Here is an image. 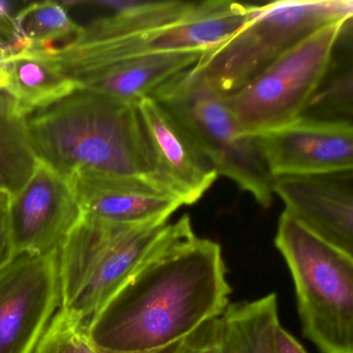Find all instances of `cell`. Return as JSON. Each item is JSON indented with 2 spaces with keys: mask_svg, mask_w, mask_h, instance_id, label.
Here are the masks:
<instances>
[{
  "mask_svg": "<svg viewBox=\"0 0 353 353\" xmlns=\"http://www.w3.org/2000/svg\"><path fill=\"white\" fill-rule=\"evenodd\" d=\"M26 125L37 159L65 179L90 169L143 179L169 193L157 173L137 104L77 88L28 115Z\"/></svg>",
  "mask_w": 353,
  "mask_h": 353,
  "instance_id": "2",
  "label": "cell"
},
{
  "mask_svg": "<svg viewBox=\"0 0 353 353\" xmlns=\"http://www.w3.org/2000/svg\"><path fill=\"white\" fill-rule=\"evenodd\" d=\"M8 194L0 192V270L11 262L15 256L10 239L7 222Z\"/></svg>",
  "mask_w": 353,
  "mask_h": 353,
  "instance_id": "25",
  "label": "cell"
},
{
  "mask_svg": "<svg viewBox=\"0 0 353 353\" xmlns=\"http://www.w3.org/2000/svg\"><path fill=\"white\" fill-rule=\"evenodd\" d=\"M81 216L67 179L39 161L23 187L8 196V229L14 256L59 250Z\"/></svg>",
  "mask_w": 353,
  "mask_h": 353,
  "instance_id": "10",
  "label": "cell"
},
{
  "mask_svg": "<svg viewBox=\"0 0 353 353\" xmlns=\"http://www.w3.org/2000/svg\"><path fill=\"white\" fill-rule=\"evenodd\" d=\"M156 99L183 125L203 154L225 176L262 208L274 201L272 181L255 136L241 131L224 99L193 67L158 88Z\"/></svg>",
  "mask_w": 353,
  "mask_h": 353,
  "instance_id": "6",
  "label": "cell"
},
{
  "mask_svg": "<svg viewBox=\"0 0 353 353\" xmlns=\"http://www.w3.org/2000/svg\"><path fill=\"white\" fill-rule=\"evenodd\" d=\"M285 210L309 230L353 256L352 171L274 177Z\"/></svg>",
  "mask_w": 353,
  "mask_h": 353,
  "instance_id": "14",
  "label": "cell"
},
{
  "mask_svg": "<svg viewBox=\"0 0 353 353\" xmlns=\"http://www.w3.org/2000/svg\"><path fill=\"white\" fill-rule=\"evenodd\" d=\"M17 53L26 49L54 48L57 42L63 46L76 38L82 26L69 14V9L57 1H38L22 8L16 14ZM61 48V47H59Z\"/></svg>",
  "mask_w": 353,
  "mask_h": 353,
  "instance_id": "20",
  "label": "cell"
},
{
  "mask_svg": "<svg viewBox=\"0 0 353 353\" xmlns=\"http://www.w3.org/2000/svg\"><path fill=\"white\" fill-rule=\"evenodd\" d=\"M174 353H226L221 316L200 326Z\"/></svg>",
  "mask_w": 353,
  "mask_h": 353,
  "instance_id": "23",
  "label": "cell"
},
{
  "mask_svg": "<svg viewBox=\"0 0 353 353\" xmlns=\"http://www.w3.org/2000/svg\"><path fill=\"white\" fill-rule=\"evenodd\" d=\"M203 53L165 52L133 57L67 74L78 88L137 104L169 79L193 67Z\"/></svg>",
  "mask_w": 353,
  "mask_h": 353,
  "instance_id": "15",
  "label": "cell"
},
{
  "mask_svg": "<svg viewBox=\"0 0 353 353\" xmlns=\"http://www.w3.org/2000/svg\"><path fill=\"white\" fill-rule=\"evenodd\" d=\"M258 8L229 0L201 1L170 26L98 44L63 47L55 59L69 74L154 53H204L232 38L254 17Z\"/></svg>",
  "mask_w": 353,
  "mask_h": 353,
  "instance_id": "8",
  "label": "cell"
},
{
  "mask_svg": "<svg viewBox=\"0 0 353 353\" xmlns=\"http://www.w3.org/2000/svg\"><path fill=\"white\" fill-rule=\"evenodd\" d=\"M5 92L26 117L71 94L78 86L49 51L26 49L5 57Z\"/></svg>",
  "mask_w": 353,
  "mask_h": 353,
  "instance_id": "17",
  "label": "cell"
},
{
  "mask_svg": "<svg viewBox=\"0 0 353 353\" xmlns=\"http://www.w3.org/2000/svg\"><path fill=\"white\" fill-rule=\"evenodd\" d=\"M222 249L193 227L138 270L90 320L99 353H174L228 307Z\"/></svg>",
  "mask_w": 353,
  "mask_h": 353,
  "instance_id": "1",
  "label": "cell"
},
{
  "mask_svg": "<svg viewBox=\"0 0 353 353\" xmlns=\"http://www.w3.org/2000/svg\"><path fill=\"white\" fill-rule=\"evenodd\" d=\"M274 243L290 268L305 336L322 353H353V256L286 210Z\"/></svg>",
  "mask_w": 353,
  "mask_h": 353,
  "instance_id": "4",
  "label": "cell"
},
{
  "mask_svg": "<svg viewBox=\"0 0 353 353\" xmlns=\"http://www.w3.org/2000/svg\"><path fill=\"white\" fill-rule=\"evenodd\" d=\"M274 177L353 170L352 123L301 117L255 136Z\"/></svg>",
  "mask_w": 353,
  "mask_h": 353,
  "instance_id": "11",
  "label": "cell"
},
{
  "mask_svg": "<svg viewBox=\"0 0 353 353\" xmlns=\"http://www.w3.org/2000/svg\"><path fill=\"white\" fill-rule=\"evenodd\" d=\"M82 216L112 224L167 223L183 203L158 185L134 177L80 169L67 177Z\"/></svg>",
  "mask_w": 353,
  "mask_h": 353,
  "instance_id": "13",
  "label": "cell"
},
{
  "mask_svg": "<svg viewBox=\"0 0 353 353\" xmlns=\"http://www.w3.org/2000/svg\"><path fill=\"white\" fill-rule=\"evenodd\" d=\"M221 319L226 353H274V330L280 321L274 293L228 305Z\"/></svg>",
  "mask_w": 353,
  "mask_h": 353,
  "instance_id": "18",
  "label": "cell"
},
{
  "mask_svg": "<svg viewBox=\"0 0 353 353\" xmlns=\"http://www.w3.org/2000/svg\"><path fill=\"white\" fill-rule=\"evenodd\" d=\"M7 80L8 74L5 57L0 55V92L5 90L6 86H7Z\"/></svg>",
  "mask_w": 353,
  "mask_h": 353,
  "instance_id": "27",
  "label": "cell"
},
{
  "mask_svg": "<svg viewBox=\"0 0 353 353\" xmlns=\"http://www.w3.org/2000/svg\"><path fill=\"white\" fill-rule=\"evenodd\" d=\"M34 353H99L88 340L85 326L59 310Z\"/></svg>",
  "mask_w": 353,
  "mask_h": 353,
  "instance_id": "22",
  "label": "cell"
},
{
  "mask_svg": "<svg viewBox=\"0 0 353 353\" xmlns=\"http://www.w3.org/2000/svg\"><path fill=\"white\" fill-rule=\"evenodd\" d=\"M26 117L5 90L0 92V192L8 195L23 187L39 162Z\"/></svg>",
  "mask_w": 353,
  "mask_h": 353,
  "instance_id": "19",
  "label": "cell"
},
{
  "mask_svg": "<svg viewBox=\"0 0 353 353\" xmlns=\"http://www.w3.org/2000/svg\"><path fill=\"white\" fill-rule=\"evenodd\" d=\"M79 3L96 6L110 14L82 26L76 38L65 46H86L159 30L185 18L197 3L174 0H79Z\"/></svg>",
  "mask_w": 353,
  "mask_h": 353,
  "instance_id": "16",
  "label": "cell"
},
{
  "mask_svg": "<svg viewBox=\"0 0 353 353\" xmlns=\"http://www.w3.org/2000/svg\"><path fill=\"white\" fill-rule=\"evenodd\" d=\"M274 353H307L303 347L279 323L274 330Z\"/></svg>",
  "mask_w": 353,
  "mask_h": 353,
  "instance_id": "26",
  "label": "cell"
},
{
  "mask_svg": "<svg viewBox=\"0 0 353 353\" xmlns=\"http://www.w3.org/2000/svg\"><path fill=\"white\" fill-rule=\"evenodd\" d=\"M351 22L349 18L322 26L249 83L223 97L245 135L257 136L303 117Z\"/></svg>",
  "mask_w": 353,
  "mask_h": 353,
  "instance_id": "7",
  "label": "cell"
},
{
  "mask_svg": "<svg viewBox=\"0 0 353 353\" xmlns=\"http://www.w3.org/2000/svg\"><path fill=\"white\" fill-rule=\"evenodd\" d=\"M137 108L161 183L183 205L195 204L218 179L214 164L156 99H142Z\"/></svg>",
  "mask_w": 353,
  "mask_h": 353,
  "instance_id": "12",
  "label": "cell"
},
{
  "mask_svg": "<svg viewBox=\"0 0 353 353\" xmlns=\"http://www.w3.org/2000/svg\"><path fill=\"white\" fill-rule=\"evenodd\" d=\"M17 3L0 0V55L11 57L17 51L15 17Z\"/></svg>",
  "mask_w": 353,
  "mask_h": 353,
  "instance_id": "24",
  "label": "cell"
},
{
  "mask_svg": "<svg viewBox=\"0 0 353 353\" xmlns=\"http://www.w3.org/2000/svg\"><path fill=\"white\" fill-rule=\"evenodd\" d=\"M352 16V0H284L259 6L237 34L204 52L194 69L212 90L227 96L322 26Z\"/></svg>",
  "mask_w": 353,
  "mask_h": 353,
  "instance_id": "5",
  "label": "cell"
},
{
  "mask_svg": "<svg viewBox=\"0 0 353 353\" xmlns=\"http://www.w3.org/2000/svg\"><path fill=\"white\" fill-rule=\"evenodd\" d=\"M303 117L352 123V67L328 71Z\"/></svg>",
  "mask_w": 353,
  "mask_h": 353,
  "instance_id": "21",
  "label": "cell"
},
{
  "mask_svg": "<svg viewBox=\"0 0 353 353\" xmlns=\"http://www.w3.org/2000/svg\"><path fill=\"white\" fill-rule=\"evenodd\" d=\"M59 253L15 256L0 270V353H34L61 309Z\"/></svg>",
  "mask_w": 353,
  "mask_h": 353,
  "instance_id": "9",
  "label": "cell"
},
{
  "mask_svg": "<svg viewBox=\"0 0 353 353\" xmlns=\"http://www.w3.org/2000/svg\"><path fill=\"white\" fill-rule=\"evenodd\" d=\"M190 228L188 214L138 226L82 216L59 248L61 311L86 328L138 270Z\"/></svg>",
  "mask_w": 353,
  "mask_h": 353,
  "instance_id": "3",
  "label": "cell"
}]
</instances>
